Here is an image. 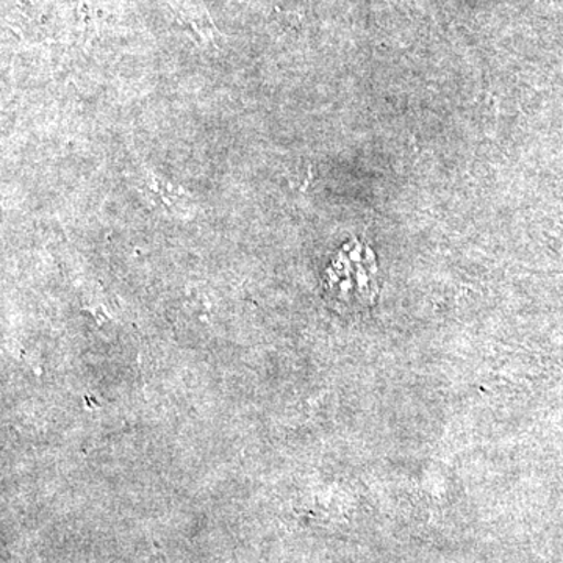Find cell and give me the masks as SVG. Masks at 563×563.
Here are the masks:
<instances>
[{"instance_id":"1","label":"cell","mask_w":563,"mask_h":563,"mask_svg":"<svg viewBox=\"0 0 563 563\" xmlns=\"http://www.w3.org/2000/svg\"><path fill=\"white\" fill-rule=\"evenodd\" d=\"M324 285L335 302L351 309L372 306L379 292L374 252L358 240H351L333 258Z\"/></svg>"},{"instance_id":"2","label":"cell","mask_w":563,"mask_h":563,"mask_svg":"<svg viewBox=\"0 0 563 563\" xmlns=\"http://www.w3.org/2000/svg\"><path fill=\"white\" fill-rule=\"evenodd\" d=\"M166 3L173 10L174 16L180 22L181 27L190 33L196 43L211 44V46L218 47V41L224 35L214 25L209 11L188 2V0H166Z\"/></svg>"},{"instance_id":"3","label":"cell","mask_w":563,"mask_h":563,"mask_svg":"<svg viewBox=\"0 0 563 563\" xmlns=\"http://www.w3.org/2000/svg\"><path fill=\"white\" fill-rule=\"evenodd\" d=\"M141 187H144L146 198L152 199L155 206L162 207L169 213H184L192 199L190 192L181 185L173 184L172 180L150 169H144L141 174Z\"/></svg>"}]
</instances>
